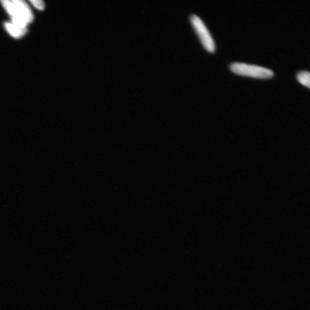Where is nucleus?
<instances>
[{
    "instance_id": "obj_1",
    "label": "nucleus",
    "mask_w": 310,
    "mask_h": 310,
    "mask_svg": "<svg viewBox=\"0 0 310 310\" xmlns=\"http://www.w3.org/2000/svg\"><path fill=\"white\" fill-rule=\"evenodd\" d=\"M2 5L10 15L11 21L26 27L34 19V16L28 4L22 0L2 1Z\"/></svg>"
},
{
    "instance_id": "obj_2",
    "label": "nucleus",
    "mask_w": 310,
    "mask_h": 310,
    "mask_svg": "<svg viewBox=\"0 0 310 310\" xmlns=\"http://www.w3.org/2000/svg\"><path fill=\"white\" fill-rule=\"evenodd\" d=\"M229 69L236 74L255 78H269L274 75V72L266 67L242 62L232 63Z\"/></svg>"
},
{
    "instance_id": "obj_3",
    "label": "nucleus",
    "mask_w": 310,
    "mask_h": 310,
    "mask_svg": "<svg viewBox=\"0 0 310 310\" xmlns=\"http://www.w3.org/2000/svg\"><path fill=\"white\" fill-rule=\"evenodd\" d=\"M190 21L206 50L210 52H214L215 50V42L204 22L199 16L194 14L191 15Z\"/></svg>"
},
{
    "instance_id": "obj_4",
    "label": "nucleus",
    "mask_w": 310,
    "mask_h": 310,
    "mask_svg": "<svg viewBox=\"0 0 310 310\" xmlns=\"http://www.w3.org/2000/svg\"><path fill=\"white\" fill-rule=\"evenodd\" d=\"M4 26L7 31V32L10 34L12 37L15 38H20L26 34L27 31V29L22 26L19 24L15 23L12 21H7L4 23Z\"/></svg>"
},
{
    "instance_id": "obj_5",
    "label": "nucleus",
    "mask_w": 310,
    "mask_h": 310,
    "mask_svg": "<svg viewBox=\"0 0 310 310\" xmlns=\"http://www.w3.org/2000/svg\"><path fill=\"white\" fill-rule=\"evenodd\" d=\"M296 78H297L298 81L300 83L309 88L310 73L309 71L305 70L300 71L298 72L297 75H296Z\"/></svg>"
},
{
    "instance_id": "obj_6",
    "label": "nucleus",
    "mask_w": 310,
    "mask_h": 310,
    "mask_svg": "<svg viewBox=\"0 0 310 310\" xmlns=\"http://www.w3.org/2000/svg\"><path fill=\"white\" fill-rule=\"evenodd\" d=\"M30 2L39 10H43L44 9V3L42 0H31Z\"/></svg>"
}]
</instances>
